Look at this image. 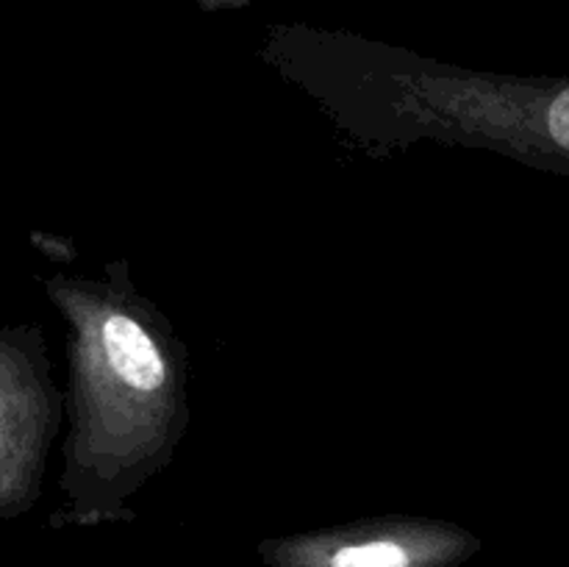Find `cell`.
<instances>
[{
  "instance_id": "1",
  "label": "cell",
  "mask_w": 569,
  "mask_h": 567,
  "mask_svg": "<svg viewBox=\"0 0 569 567\" xmlns=\"http://www.w3.org/2000/svg\"><path fill=\"white\" fill-rule=\"evenodd\" d=\"M476 550L478 539L456 526L378 520L270 539L259 554L270 567H459Z\"/></svg>"
},
{
  "instance_id": "2",
  "label": "cell",
  "mask_w": 569,
  "mask_h": 567,
  "mask_svg": "<svg viewBox=\"0 0 569 567\" xmlns=\"http://www.w3.org/2000/svg\"><path fill=\"white\" fill-rule=\"evenodd\" d=\"M42 417V389L26 337L0 331V517L17 515L31 504Z\"/></svg>"
},
{
  "instance_id": "3",
  "label": "cell",
  "mask_w": 569,
  "mask_h": 567,
  "mask_svg": "<svg viewBox=\"0 0 569 567\" xmlns=\"http://www.w3.org/2000/svg\"><path fill=\"white\" fill-rule=\"evenodd\" d=\"M483 128L498 148L569 176V78L498 83L483 98Z\"/></svg>"
},
{
  "instance_id": "4",
  "label": "cell",
  "mask_w": 569,
  "mask_h": 567,
  "mask_svg": "<svg viewBox=\"0 0 569 567\" xmlns=\"http://www.w3.org/2000/svg\"><path fill=\"white\" fill-rule=\"evenodd\" d=\"M106 359L133 389H156L164 381V356L156 339L131 315H111L103 326Z\"/></svg>"
}]
</instances>
